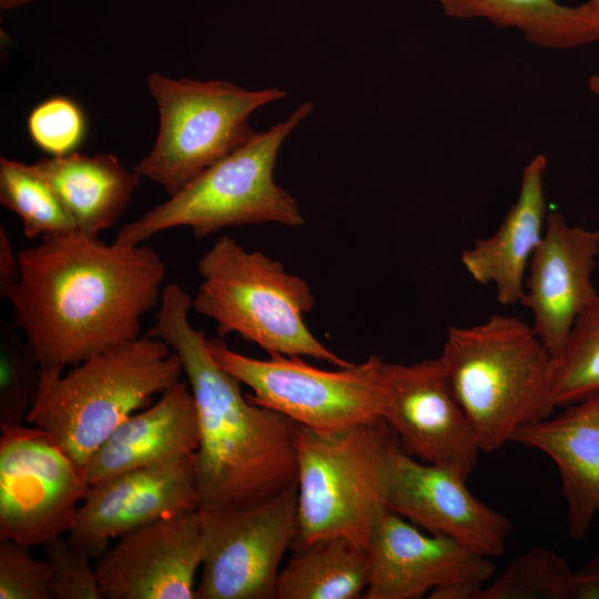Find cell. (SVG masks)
Returning a JSON list of instances; mask_svg holds the SVG:
<instances>
[{
	"mask_svg": "<svg viewBox=\"0 0 599 599\" xmlns=\"http://www.w3.org/2000/svg\"><path fill=\"white\" fill-rule=\"evenodd\" d=\"M19 278L6 301L35 355L40 390L68 366L141 335L159 306L166 266L152 247L73 231L18 252ZM39 394V393H38Z\"/></svg>",
	"mask_w": 599,
	"mask_h": 599,
	"instance_id": "cell-1",
	"label": "cell"
},
{
	"mask_svg": "<svg viewBox=\"0 0 599 599\" xmlns=\"http://www.w3.org/2000/svg\"><path fill=\"white\" fill-rule=\"evenodd\" d=\"M158 308L145 335L177 354L194 398L199 509L246 506L296 486V423L242 394L191 324L192 298L177 283L164 285Z\"/></svg>",
	"mask_w": 599,
	"mask_h": 599,
	"instance_id": "cell-2",
	"label": "cell"
},
{
	"mask_svg": "<svg viewBox=\"0 0 599 599\" xmlns=\"http://www.w3.org/2000/svg\"><path fill=\"white\" fill-rule=\"evenodd\" d=\"M439 358L481 453L498 450L521 426L554 414V357L516 316L450 326Z\"/></svg>",
	"mask_w": 599,
	"mask_h": 599,
	"instance_id": "cell-3",
	"label": "cell"
},
{
	"mask_svg": "<svg viewBox=\"0 0 599 599\" xmlns=\"http://www.w3.org/2000/svg\"><path fill=\"white\" fill-rule=\"evenodd\" d=\"M183 375L177 354L143 335L85 359L40 390L27 424L45 432L82 468L123 420Z\"/></svg>",
	"mask_w": 599,
	"mask_h": 599,
	"instance_id": "cell-4",
	"label": "cell"
},
{
	"mask_svg": "<svg viewBox=\"0 0 599 599\" xmlns=\"http://www.w3.org/2000/svg\"><path fill=\"white\" fill-rule=\"evenodd\" d=\"M202 282L192 308L212 319L221 338L237 334L270 355L308 356L338 368L351 363L323 345L304 315L315 304L309 285L260 251L221 236L197 262Z\"/></svg>",
	"mask_w": 599,
	"mask_h": 599,
	"instance_id": "cell-5",
	"label": "cell"
},
{
	"mask_svg": "<svg viewBox=\"0 0 599 599\" xmlns=\"http://www.w3.org/2000/svg\"><path fill=\"white\" fill-rule=\"evenodd\" d=\"M313 110L314 103L306 101L285 121L256 132L167 201L122 226L114 242L139 245L179 226L189 227L195 237L202 238L226 227L248 224L304 225L297 201L274 181V167L284 141Z\"/></svg>",
	"mask_w": 599,
	"mask_h": 599,
	"instance_id": "cell-6",
	"label": "cell"
},
{
	"mask_svg": "<svg viewBox=\"0 0 599 599\" xmlns=\"http://www.w3.org/2000/svg\"><path fill=\"white\" fill-rule=\"evenodd\" d=\"M383 418L336 433L296 424L297 531L292 547L342 536L365 549L387 507L397 441Z\"/></svg>",
	"mask_w": 599,
	"mask_h": 599,
	"instance_id": "cell-7",
	"label": "cell"
},
{
	"mask_svg": "<svg viewBox=\"0 0 599 599\" xmlns=\"http://www.w3.org/2000/svg\"><path fill=\"white\" fill-rule=\"evenodd\" d=\"M146 83L160 128L152 150L133 170L169 196L248 142L256 133L251 114L287 94L280 88L252 91L223 80H174L156 72Z\"/></svg>",
	"mask_w": 599,
	"mask_h": 599,
	"instance_id": "cell-8",
	"label": "cell"
},
{
	"mask_svg": "<svg viewBox=\"0 0 599 599\" xmlns=\"http://www.w3.org/2000/svg\"><path fill=\"white\" fill-rule=\"evenodd\" d=\"M214 361L252 389L248 402L318 433H336L383 418L386 388L384 359L366 361L338 370H324L301 356L272 354L257 359L209 338Z\"/></svg>",
	"mask_w": 599,
	"mask_h": 599,
	"instance_id": "cell-9",
	"label": "cell"
},
{
	"mask_svg": "<svg viewBox=\"0 0 599 599\" xmlns=\"http://www.w3.org/2000/svg\"><path fill=\"white\" fill-rule=\"evenodd\" d=\"M197 514L204 557L195 599H276L281 561L297 531V486Z\"/></svg>",
	"mask_w": 599,
	"mask_h": 599,
	"instance_id": "cell-10",
	"label": "cell"
},
{
	"mask_svg": "<svg viewBox=\"0 0 599 599\" xmlns=\"http://www.w3.org/2000/svg\"><path fill=\"white\" fill-rule=\"evenodd\" d=\"M90 486L42 429L1 430L0 539L32 547L68 534Z\"/></svg>",
	"mask_w": 599,
	"mask_h": 599,
	"instance_id": "cell-11",
	"label": "cell"
},
{
	"mask_svg": "<svg viewBox=\"0 0 599 599\" xmlns=\"http://www.w3.org/2000/svg\"><path fill=\"white\" fill-rule=\"evenodd\" d=\"M383 375L382 417L400 448L466 480L481 451L439 356L413 364L384 362Z\"/></svg>",
	"mask_w": 599,
	"mask_h": 599,
	"instance_id": "cell-12",
	"label": "cell"
},
{
	"mask_svg": "<svg viewBox=\"0 0 599 599\" xmlns=\"http://www.w3.org/2000/svg\"><path fill=\"white\" fill-rule=\"evenodd\" d=\"M203 557L195 510L119 537L95 558L94 568L105 599H195V576Z\"/></svg>",
	"mask_w": 599,
	"mask_h": 599,
	"instance_id": "cell-13",
	"label": "cell"
},
{
	"mask_svg": "<svg viewBox=\"0 0 599 599\" xmlns=\"http://www.w3.org/2000/svg\"><path fill=\"white\" fill-rule=\"evenodd\" d=\"M200 507L195 454L135 468L92 484L68 538L99 557L112 539Z\"/></svg>",
	"mask_w": 599,
	"mask_h": 599,
	"instance_id": "cell-14",
	"label": "cell"
},
{
	"mask_svg": "<svg viewBox=\"0 0 599 599\" xmlns=\"http://www.w3.org/2000/svg\"><path fill=\"white\" fill-rule=\"evenodd\" d=\"M451 471L393 449L387 507L433 535L448 537L494 558L506 551L512 524L476 498Z\"/></svg>",
	"mask_w": 599,
	"mask_h": 599,
	"instance_id": "cell-15",
	"label": "cell"
},
{
	"mask_svg": "<svg viewBox=\"0 0 599 599\" xmlns=\"http://www.w3.org/2000/svg\"><path fill=\"white\" fill-rule=\"evenodd\" d=\"M367 550L365 599H419L453 581L484 585L496 571L491 558L448 537L426 535L389 509L378 519Z\"/></svg>",
	"mask_w": 599,
	"mask_h": 599,
	"instance_id": "cell-16",
	"label": "cell"
},
{
	"mask_svg": "<svg viewBox=\"0 0 599 599\" xmlns=\"http://www.w3.org/2000/svg\"><path fill=\"white\" fill-rule=\"evenodd\" d=\"M598 255V230L571 226L559 212L546 216L520 304L532 313V329L554 358L562 352L577 317L598 296L591 280Z\"/></svg>",
	"mask_w": 599,
	"mask_h": 599,
	"instance_id": "cell-17",
	"label": "cell"
},
{
	"mask_svg": "<svg viewBox=\"0 0 599 599\" xmlns=\"http://www.w3.org/2000/svg\"><path fill=\"white\" fill-rule=\"evenodd\" d=\"M511 441L554 460L561 477L568 535L582 540L599 514V390L556 416L521 426Z\"/></svg>",
	"mask_w": 599,
	"mask_h": 599,
	"instance_id": "cell-18",
	"label": "cell"
},
{
	"mask_svg": "<svg viewBox=\"0 0 599 599\" xmlns=\"http://www.w3.org/2000/svg\"><path fill=\"white\" fill-rule=\"evenodd\" d=\"M199 428L194 398L180 380L148 407L123 420L82 467L90 485L120 473L195 454Z\"/></svg>",
	"mask_w": 599,
	"mask_h": 599,
	"instance_id": "cell-19",
	"label": "cell"
},
{
	"mask_svg": "<svg viewBox=\"0 0 599 599\" xmlns=\"http://www.w3.org/2000/svg\"><path fill=\"white\" fill-rule=\"evenodd\" d=\"M547 160L536 155L522 170L520 190L498 230L476 240L461 254L469 275L479 284H493L502 305L521 303L525 275L546 224L544 174Z\"/></svg>",
	"mask_w": 599,
	"mask_h": 599,
	"instance_id": "cell-20",
	"label": "cell"
},
{
	"mask_svg": "<svg viewBox=\"0 0 599 599\" xmlns=\"http://www.w3.org/2000/svg\"><path fill=\"white\" fill-rule=\"evenodd\" d=\"M32 166L53 189L77 230L89 236H99L120 220L141 179L105 153L73 152L41 159Z\"/></svg>",
	"mask_w": 599,
	"mask_h": 599,
	"instance_id": "cell-21",
	"label": "cell"
},
{
	"mask_svg": "<svg viewBox=\"0 0 599 599\" xmlns=\"http://www.w3.org/2000/svg\"><path fill=\"white\" fill-rule=\"evenodd\" d=\"M281 569L276 599H358L369 582L368 550L334 536L294 549Z\"/></svg>",
	"mask_w": 599,
	"mask_h": 599,
	"instance_id": "cell-22",
	"label": "cell"
},
{
	"mask_svg": "<svg viewBox=\"0 0 599 599\" xmlns=\"http://www.w3.org/2000/svg\"><path fill=\"white\" fill-rule=\"evenodd\" d=\"M451 18H484L499 27L518 29L527 41L548 49H572L599 39V30L581 6L556 0H437Z\"/></svg>",
	"mask_w": 599,
	"mask_h": 599,
	"instance_id": "cell-23",
	"label": "cell"
},
{
	"mask_svg": "<svg viewBox=\"0 0 599 599\" xmlns=\"http://www.w3.org/2000/svg\"><path fill=\"white\" fill-rule=\"evenodd\" d=\"M0 202L19 216L27 238L78 231L53 189L32 164L0 158Z\"/></svg>",
	"mask_w": 599,
	"mask_h": 599,
	"instance_id": "cell-24",
	"label": "cell"
},
{
	"mask_svg": "<svg viewBox=\"0 0 599 599\" xmlns=\"http://www.w3.org/2000/svg\"><path fill=\"white\" fill-rule=\"evenodd\" d=\"M599 390V295L577 317L562 352L554 358L550 395L566 407Z\"/></svg>",
	"mask_w": 599,
	"mask_h": 599,
	"instance_id": "cell-25",
	"label": "cell"
},
{
	"mask_svg": "<svg viewBox=\"0 0 599 599\" xmlns=\"http://www.w3.org/2000/svg\"><path fill=\"white\" fill-rule=\"evenodd\" d=\"M573 572L557 552L534 547L494 577L480 599H570Z\"/></svg>",
	"mask_w": 599,
	"mask_h": 599,
	"instance_id": "cell-26",
	"label": "cell"
},
{
	"mask_svg": "<svg viewBox=\"0 0 599 599\" xmlns=\"http://www.w3.org/2000/svg\"><path fill=\"white\" fill-rule=\"evenodd\" d=\"M34 353L11 323L0 326V430L27 423L40 389Z\"/></svg>",
	"mask_w": 599,
	"mask_h": 599,
	"instance_id": "cell-27",
	"label": "cell"
},
{
	"mask_svg": "<svg viewBox=\"0 0 599 599\" xmlns=\"http://www.w3.org/2000/svg\"><path fill=\"white\" fill-rule=\"evenodd\" d=\"M27 129L33 144L50 156L77 152L87 136V118L74 100L50 97L29 113Z\"/></svg>",
	"mask_w": 599,
	"mask_h": 599,
	"instance_id": "cell-28",
	"label": "cell"
},
{
	"mask_svg": "<svg viewBox=\"0 0 599 599\" xmlns=\"http://www.w3.org/2000/svg\"><path fill=\"white\" fill-rule=\"evenodd\" d=\"M44 556L51 567L52 599H101L93 558L87 550L58 536L44 545Z\"/></svg>",
	"mask_w": 599,
	"mask_h": 599,
	"instance_id": "cell-29",
	"label": "cell"
},
{
	"mask_svg": "<svg viewBox=\"0 0 599 599\" xmlns=\"http://www.w3.org/2000/svg\"><path fill=\"white\" fill-rule=\"evenodd\" d=\"M30 548L0 539V599H52L51 567Z\"/></svg>",
	"mask_w": 599,
	"mask_h": 599,
	"instance_id": "cell-30",
	"label": "cell"
},
{
	"mask_svg": "<svg viewBox=\"0 0 599 599\" xmlns=\"http://www.w3.org/2000/svg\"><path fill=\"white\" fill-rule=\"evenodd\" d=\"M19 278L18 253H14L10 236L0 225V298L7 300Z\"/></svg>",
	"mask_w": 599,
	"mask_h": 599,
	"instance_id": "cell-31",
	"label": "cell"
},
{
	"mask_svg": "<svg viewBox=\"0 0 599 599\" xmlns=\"http://www.w3.org/2000/svg\"><path fill=\"white\" fill-rule=\"evenodd\" d=\"M570 599H599V556L573 572Z\"/></svg>",
	"mask_w": 599,
	"mask_h": 599,
	"instance_id": "cell-32",
	"label": "cell"
},
{
	"mask_svg": "<svg viewBox=\"0 0 599 599\" xmlns=\"http://www.w3.org/2000/svg\"><path fill=\"white\" fill-rule=\"evenodd\" d=\"M484 585L474 581H453L436 587L428 593L430 599H480Z\"/></svg>",
	"mask_w": 599,
	"mask_h": 599,
	"instance_id": "cell-33",
	"label": "cell"
},
{
	"mask_svg": "<svg viewBox=\"0 0 599 599\" xmlns=\"http://www.w3.org/2000/svg\"><path fill=\"white\" fill-rule=\"evenodd\" d=\"M581 8L587 20L599 30V0H587Z\"/></svg>",
	"mask_w": 599,
	"mask_h": 599,
	"instance_id": "cell-34",
	"label": "cell"
},
{
	"mask_svg": "<svg viewBox=\"0 0 599 599\" xmlns=\"http://www.w3.org/2000/svg\"><path fill=\"white\" fill-rule=\"evenodd\" d=\"M32 1L33 0H0V7L3 10H11V9L22 7Z\"/></svg>",
	"mask_w": 599,
	"mask_h": 599,
	"instance_id": "cell-35",
	"label": "cell"
},
{
	"mask_svg": "<svg viewBox=\"0 0 599 599\" xmlns=\"http://www.w3.org/2000/svg\"><path fill=\"white\" fill-rule=\"evenodd\" d=\"M588 87L599 101V75H591L588 81Z\"/></svg>",
	"mask_w": 599,
	"mask_h": 599,
	"instance_id": "cell-36",
	"label": "cell"
}]
</instances>
